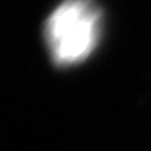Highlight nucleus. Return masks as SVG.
Here are the masks:
<instances>
[{
	"label": "nucleus",
	"mask_w": 151,
	"mask_h": 151,
	"mask_svg": "<svg viewBox=\"0 0 151 151\" xmlns=\"http://www.w3.org/2000/svg\"><path fill=\"white\" fill-rule=\"evenodd\" d=\"M102 12L94 0H63L44 24L50 59L60 68L86 60L101 39Z\"/></svg>",
	"instance_id": "f257e3e1"
}]
</instances>
